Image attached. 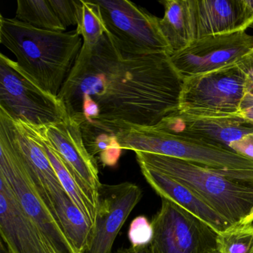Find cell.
<instances>
[{
	"instance_id": "1",
	"label": "cell",
	"mask_w": 253,
	"mask_h": 253,
	"mask_svg": "<svg viewBox=\"0 0 253 253\" xmlns=\"http://www.w3.org/2000/svg\"><path fill=\"white\" fill-rule=\"evenodd\" d=\"M183 84L169 54L136 51L107 32L82 46L58 97L80 126L118 134L177 112Z\"/></svg>"
},
{
	"instance_id": "2",
	"label": "cell",
	"mask_w": 253,
	"mask_h": 253,
	"mask_svg": "<svg viewBox=\"0 0 253 253\" xmlns=\"http://www.w3.org/2000/svg\"><path fill=\"white\" fill-rule=\"evenodd\" d=\"M135 154L140 167L187 186L231 226L253 223V170L217 169L165 155Z\"/></svg>"
},
{
	"instance_id": "3",
	"label": "cell",
	"mask_w": 253,
	"mask_h": 253,
	"mask_svg": "<svg viewBox=\"0 0 253 253\" xmlns=\"http://www.w3.org/2000/svg\"><path fill=\"white\" fill-rule=\"evenodd\" d=\"M0 42L20 69L41 88L58 97L82 48L76 30H42L0 16Z\"/></svg>"
},
{
	"instance_id": "4",
	"label": "cell",
	"mask_w": 253,
	"mask_h": 253,
	"mask_svg": "<svg viewBox=\"0 0 253 253\" xmlns=\"http://www.w3.org/2000/svg\"><path fill=\"white\" fill-rule=\"evenodd\" d=\"M122 149L178 158L217 169L253 170V161L230 148L167 132L155 126H130L117 134Z\"/></svg>"
},
{
	"instance_id": "5",
	"label": "cell",
	"mask_w": 253,
	"mask_h": 253,
	"mask_svg": "<svg viewBox=\"0 0 253 253\" xmlns=\"http://www.w3.org/2000/svg\"><path fill=\"white\" fill-rule=\"evenodd\" d=\"M0 109L14 121L38 127L68 118L59 97L41 88L4 54H0Z\"/></svg>"
},
{
	"instance_id": "6",
	"label": "cell",
	"mask_w": 253,
	"mask_h": 253,
	"mask_svg": "<svg viewBox=\"0 0 253 253\" xmlns=\"http://www.w3.org/2000/svg\"><path fill=\"white\" fill-rule=\"evenodd\" d=\"M0 174L6 179L26 214L41 229L52 253H77L58 220L48 208L13 143L6 128L0 124Z\"/></svg>"
},
{
	"instance_id": "7",
	"label": "cell",
	"mask_w": 253,
	"mask_h": 253,
	"mask_svg": "<svg viewBox=\"0 0 253 253\" xmlns=\"http://www.w3.org/2000/svg\"><path fill=\"white\" fill-rule=\"evenodd\" d=\"M248 86L238 64L183 80L179 112L238 115Z\"/></svg>"
},
{
	"instance_id": "8",
	"label": "cell",
	"mask_w": 253,
	"mask_h": 253,
	"mask_svg": "<svg viewBox=\"0 0 253 253\" xmlns=\"http://www.w3.org/2000/svg\"><path fill=\"white\" fill-rule=\"evenodd\" d=\"M156 253H214L218 233L196 216L162 198L152 220Z\"/></svg>"
},
{
	"instance_id": "9",
	"label": "cell",
	"mask_w": 253,
	"mask_h": 253,
	"mask_svg": "<svg viewBox=\"0 0 253 253\" xmlns=\"http://www.w3.org/2000/svg\"><path fill=\"white\" fill-rule=\"evenodd\" d=\"M108 33L140 52L173 51L161 32L158 17L128 0H96Z\"/></svg>"
},
{
	"instance_id": "10",
	"label": "cell",
	"mask_w": 253,
	"mask_h": 253,
	"mask_svg": "<svg viewBox=\"0 0 253 253\" xmlns=\"http://www.w3.org/2000/svg\"><path fill=\"white\" fill-rule=\"evenodd\" d=\"M253 50V35L241 31L197 40L170 58L184 80L236 64Z\"/></svg>"
},
{
	"instance_id": "11",
	"label": "cell",
	"mask_w": 253,
	"mask_h": 253,
	"mask_svg": "<svg viewBox=\"0 0 253 253\" xmlns=\"http://www.w3.org/2000/svg\"><path fill=\"white\" fill-rule=\"evenodd\" d=\"M143 195L141 188L130 182L101 185L92 235L85 253H113L118 233Z\"/></svg>"
},
{
	"instance_id": "12",
	"label": "cell",
	"mask_w": 253,
	"mask_h": 253,
	"mask_svg": "<svg viewBox=\"0 0 253 253\" xmlns=\"http://www.w3.org/2000/svg\"><path fill=\"white\" fill-rule=\"evenodd\" d=\"M155 126L171 134L227 148L232 143L253 134V123L241 114L212 115L177 111Z\"/></svg>"
},
{
	"instance_id": "13",
	"label": "cell",
	"mask_w": 253,
	"mask_h": 253,
	"mask_svg": "<svg viewBox=\"0 0 253 253\" xmlns=\"http://www.w3.org/2000/svg\"><path fill=\"white\" fill-rule=\"evenodd\" d=\"M0 235L10 253H52L36 223L26 214L0 174Z\"/></svg>"
},
{
	"instance_id": "14",
	"label": "cell",
	"mask_w": 253,
	"mask_h": 253,
	"mask_svg": "<svg viewBox=\"0 0 253 253\" xmlns=\"http://www.w3.org/2000/svg\"><path fill=\"white\" fill-rule=\"evenodd\" d=\"M45 140L58 152L79 180L98 198L101 186L97 162L85 147L81 126L71 118L39 127Z\"/></svg>"
},
{
	"instance_id": "15",
	"label": "cell",
	"mask_w": 253,
	"mask_h": 253,
	"mask_svg": "<svg viewBox=\"0 0 253 253\" xmlns=\"http://www.w3.org/2000/svg\"><path fill=\"white\" fill-rule=\"evenodd\" d=\"M197 40L246 31L253 24V0H192Z\"/></svg>"
},
{
	"instance_id": "16",
	"label": "cell",
	"mask_w": 253,
	"mask_h": 253,
	"mask_svg": "<svg viewBox=\"0 0 253 253\" xmlns=\"http://www.w3.org/2000/svg\"><path fill=\"white\" fill-rule=\"evenodd\" d=\"M140 169L147 183L161 198L171 201L196 216L217 233H222L232 226L187 186L155 170L143 167Z\"/></svg>"
},
{
	"instance_id": "17",
	"label": "cell",
	"mask_w": 253,
	"mask_h": 253,
	"mask_svg": "<svg viewBox=\"0 0 253 253\" xmlns=\"http://www.w3.org/2000/svg\"><path fill=\"white\" fill-rule=\"evenodd\" d=\"M164 16L159 20L160 29L173 53L197 41L192 0H165Z\"/></svg>"
},
{
	"instance_id": "18",
	"label": "cell",
	"mask_w": 253,
	"mask_h": 253,
	"mask_svg": "<svg viewBox=\"0 0 253 253\" xmlns=\"http://www.w3.org/2000/svg\"><path fill=\"white\" fill-rule=\"evenodd\" d=\"M49 208L55 216L77 253H85L92 235L93 227L66 191L48 198Z\"/></svg>"
},
{
	"instance_id": "19",
	"label": "cell",
	"mask_w": 253,
	"mask_h": 253,
	"mask_svg": "<svg viewBox=\"0 0 253 253\" xmlns=\"http://www.w3.org/2000/svg\"><path fill=\"white\" fill-rule=\"evenodd\" d=\"M37 128L39 133L41 144L57 173L62 186L72 202L81 210L93 227L95 221L97 198L79 180L76 174L68 167L58 152L45 140V137L41 134L39 127L37 126Z\"/></svg>"
},
{
	"instance_id": "20",
	"label": "cell",
	"mask_w": 253,
	"mask_h": 253,
	"mask_svg": "<svg viewBox=\"0 0 253 253\" xmlns=\"http://www.w3.org/2000/svg\"><path fill=\"white\" fill-rule=\"evenodd\" d=\"M81 127L84 143L90 155L103 167H115L123 150L117 134L88 125Z\"/></svg>"
},
{
	"instance_id": "21",
	"label": "cell",
	"mask_w": 253,
	"mask_h": 253,
	"mask_svg": "<svg viewBox=\"0 0 253 253\" xmlns=\"http://www.w3.org/2000/svg\"><path fill=\"white\" fill-rule=\"evenodd\" d=\"M17 4L15 20L42 30L66 32L48 0H18Z\"/></svg>"
},
{
	"instance_id": "22",
	"label": "cell",
	"mask_w": 253,
	"mask_h": 253,
	"mask_svg": "<svg viewBox=\"0 0 253 253\" xmlns=\"http://www.w3.org/2000/svg\"><path fill=\"white\" fill-rule=\"evenodd\" d=\"M76 32L82 36V46L85 48L95 46L107 33L100 7L95 1L82 0L81 17Z\"/></svg>"
},
{
	"instance_id": "23",
	"label": "cell",
	"mask_w": 253,
	"mask_h": 253,
	"mask_svg": "<svg viewBox=\"0 0 253 253\" xmlns=\"http://www.w3.org/2000/svg\"><path fill=\"white\" fill-rule=\"evenodd\" d=\"M217 250L221 253H253V223L231 226L218 234Z\"/></svg>"
},
{
	"instance_id": "24",
	"label": "cell",
	"mask_w": 253,
	"mask_h": 253,
	"mask_svg": "<svg viewBox=\"0 0 253 253\" xmlns=\"http://www.w3.org/2000/svg\"><path fill=\"white\" fill-rule=\"evenodd\" d=\"M53 11L63 26H78L81 17L82 0H48Z\"/></svg>"
},
{
	"instance_id": "25",
	"label": "cell",
	"mask_w": 253,
	"mask_h": 253,
	"mask_svg": "<svg viewBox=\"0 0 253 253\" xmlns=\"http://www.w3.org/2000/svg\"><path fill=\"white\" fill-rule=\"evenodd\" d=\"M128 238L131 247H143L149 245L153 239V227L144 215L137 216L130 223Z\"/></svg>"
},
{
	"instance_id": "26",
	"label": "cell",
	"mask_w": 253,
	"mask_h": 253,
	"mask_svg": "<svg viewBox=\"0 0 253 253\" xmlns=\"http://www.w3.org/2000/svg\"><path fill=\"white\" fill-rule=\"evenodd\" d=\"M229 148L238 155L253 161V134L229 145Z\"/></svg>"
},
{
	"instance_id": "27",
	"label": "cell",
	"mask_w": 253,
	"mask_h": 253,
	"mask_svg": "<svg viewBox=\"0 0 253 253\" xmlns=\"http://www.w3.org/2000/svg\"><path fill=\"white\" fill-rule=\"evenodd\" d=\"M240 113L253 123V86L247 87V93L240 108Z\"/></svg>"
},
{
	"instance_id": "28",
	"label": "cell",
	"mask_w": 253,
	"mask_h": 253,
	"mask_svg": "<svg viewBox=\"0 0 253 253\" xmlns=\"http://www.w3.org/2000/svg\"><path fill=\"white\" fill-rule=\"evenodd\" d=\"M237 64L247 75L248 86H253V50L250 54L243 57Z\"/></svg>"
},
{
	"instance_id": "29",
	"label": "cell",
	"mask_w": 253,
	"mask_h": 253,
	"mask_svg": "<svg viewBox=\"0 0 253 253\" xmlns=\"http://www.w3.org/2000/svg\"><path fill=\"white\" fill-rule=\"evenodd\" d=\"M113 253H156L153 247H152V243L149 245L143 246V247H130L128 248L125 247H121L118 249Z\"/></svg>"
},
{
	"instance_id": "30",
	"label": "cell",
	"mask_w": 253,
	"mask_h": 253,
	"mask_svg": "<svg viewBox=\"0 0 253 253\" xmlns=\"http://www.w3.org/2000/svg\"><path fill=\"white\" fill-rule=\"evenodd\" d=\"M0 253H10L2 240H1V251H0Z\"/></svg>"
},
{
	"instance_id": "31",
	"label": "cell",
	"mask_w": 253,
	"mask_h": 253,
	"mask_svg": "<svg viewBox=\"0 0 253 253\" xmlns=\"http://www.w3.org/2000/svg\"><path fill=\"white\" fill-rule=\"evenodd\" d=\"M214 253H220V252H219L218 250H217V251L214 252Z\"/></svg>"
}]
</instances>
